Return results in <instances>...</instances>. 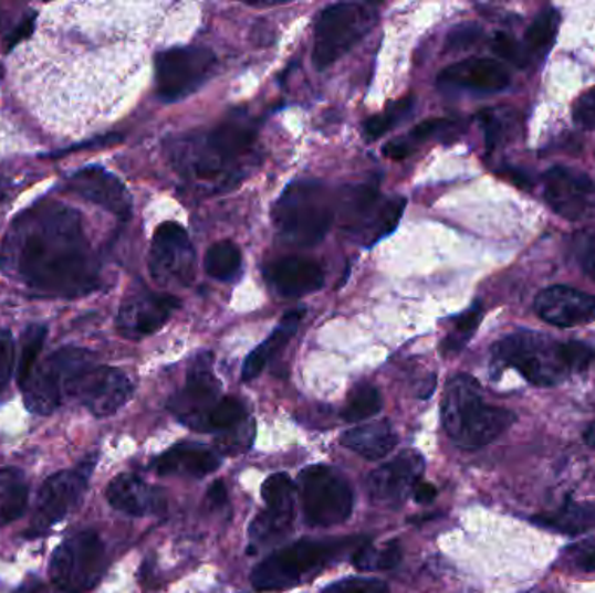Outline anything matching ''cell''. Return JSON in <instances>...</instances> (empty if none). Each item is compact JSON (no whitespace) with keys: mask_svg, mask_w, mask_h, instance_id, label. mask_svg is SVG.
<instances>
[{"mask_svg":"<svg viewBox=\"0 0 595 593\" xmlns=\"http://www.w3.org/2000/svg\"><path fill=\"white\" fill-rule=\"evenodd\" d=\"M102 6H51L14 54L18 91L42 123L84 131L114 105L121 72L106 47Z\"/></svg>","mask_w":595,"mask_h":593,"instance_id":"obj_1","label":"cell"},{"mask_svg":"<svg viewBox=\"0 0 595 593\" xmlns=\"http://www.w3.org/2000/svg\"><path fill=\"white\" fill-rule=\"evenodd\" d=\"M0 271L42 295L81 296L98 286V260L81 214L60 202L27 209L9 226Z\"/></svg>","mask_w":595,"mask_h":593,"instance_id":"obj_2","label":"cell"},{"mask_svg":"<svg viewBox=\"0 0 595 593\" xmlns=\"http://www.w3.org/2000/svg\"><path fill=\"white\" fill-rule=\"evenodd\" d=\"M595 359V347L582 341L552 340L540 332H512L494 343L493 364L514 368L531 385L554 386L567 377L587 369Z\"/></svg>","mask_w":595,"mask_h":593,"instance_id":"obj_3","label":"cell"},{"mask_svg":"<svg viewBox=\"0 0 595 593\" xmlns=\"http://www.w3.org/2000/svg\"><path fill=\"white\" fill-rule=\"evenodd\" d=\"M257 126L246 115H233L202 138L187 139L171 148L178 169L205 183H220L236 174L241 160L253 150Z\"/></svg>","mask_w":595,"mask_h":593,"instance_id":"obj_4","label":"cell"},{"mask_svg":"<svg viewBox=\"0 0 595 593\" xmlns=\"http://www.w3.org/2000/svg\"><path fill=\"white\" fill-rule=\"evenodd\" d=\"M440 420L446 434L461 449H479L497 441L514 425V413L486 404L478 380L457 374L449 380L440 404Z\"/></svg>","mask_w":595,"mask_h":593,"instance_id":"obj_5","label":"cell"},{"mask_svg":"<svg viewBox=\"0 0 595 593\" xmlns=\"http://www.w3.org/2000/svg\"><path fill=\"white\" fill-rule=\"evenodd\" d=\"M272 220L284 244L312 247L330 232L335 205L323 183L296 180L285 187L273 205Z\"/></svg>","mask_w":595,"mask_h":593,"instance_id":"obj_6","label":"cell"},{"mask_svg":"<svg viewBox=\"0 0 595 593\" xmlns=\"http://www.w3.org/2000/svg\"><path fill=\"white\" fill-rule=\"evenodd\" d=\"M366 541L363 538L347 540L311 541L303 540L284 547L253 569L251 583L258 592H278L300 585L306 578L315 576L324 568L335 562L345 552L357 550Z\"/></svg>","mask_w":595,"mask_h":593,"instance_id":"obj_7","label":"cell"},{"mask_svg":"<svg viewBox=\"0 0 595 593\" xmlns=\"http://www.w3.org/2000/svg\"><path fill=\"white\" fill-rule=\"evenodd\" d=\"M378 21L375 8L367 4L342 2L319 14L314 32V65L317 70L338 62L354 45L359 44Z\"/></svg>","mask_w":595,"mask_h":593,"instance_id":"obj_8","label":"cell"},{"mask_svg":"<svg viewBox=\"0 0 595 593\" xmlns=\"http://www.w3.org/2000/svg\"><path fill=\"white\" fill-rule=\"evenodd\" d=\"M106 569V550L94 531H82L63 541L51 557L50 578L56 589L84 593L98 585Z\"/></svg>","mask_w":595,"mask_h":593,"instance_id":"obj_9","label":"cell"},{"mask_svg":"<svg viewBox=\"0 0 595 593\" xmlns=\"http://www.w3.org/2000/svg\"><path fill=\"white\" fill-rule=\"evenodd\" d=\"M300 495L306 525L314 528L343 525L354 510L351 484L327 465L306 467L300 474Z\"/></svg>","mask_w":595,"mask_h":593,"instance_id":"obj_10","label":"cell"},{"mask_svg":"<svg viewBox=\"0 0 595 593\" xmlns=\"http://www.w3.org/2000/svg\"><path fill=\"white\" fill-rule=\"evenodd\" d=\"M93 356L82 348L65 347L33 369L23 386L25 405L32 413L51 414L65 402L70 381L90 364Z\"/></svg>","mask_w":595,"mask_h":593,"instance_id":"obj_11","label":"cell"},{"mask_svg":"<svg viewBox=\"0 0 595 593\" xmlns=\"http://www.w3.org/2000/svg\"><path fill=\"white\" fill-rule=\"evenodd\" d=\"M94 465H96V456H90L72 470L58 472L42 484L32 522H30L29 531L25 532L27 537H42L54 526L60 525L70 511L77 507L82 495L86 491Z\"/></svg>","mask_w":595,"mask_h":593,"instance_id":"obj_12","label":"cell"},{"mask_svg":"<svg viewBox=\"0 0 595 593\" xmlns=\"http://www.w3.org/2000/svg\"><path fill=\"white\" fill-rule=\"evenodd\" d=\"M217 54L206 47H171L156 57L157 91L164 102H178L205 86L217 70Z\"/></svg>","mask_w":595,"mask_h":593,"instance_id":"obj_13","label":"cell"},{"mask_svg":"<svg viewBox=\"0 0 595 593\" xmlns=\"http://www.w3.org/2000/svg\"><path fill=\"white\" fill-rule=\"evenodd\" d=\"M343 208L345 229L357 235L364 246L373 247L397 229L406 209V199H382L372 187H357L351 190Z\"/></svg>","mask_w":595,"mask_h":593,"instance_id":"obj_14","label":"cell"},{"mask_svg":"<svg viewBox=\"0 0 595 593\" xmlns=\"http://www.w3.org/2000/svg\"><path fill=\"white\" fill-rule=\"evenodd\" d=\"M148 268L156 283L164 287H187L194 283L197 274L196 250L180 223L166 221L157 226L152 239Z\"/></svg>","mask_w":595,"mask_h":593,"instance_id":"obj_15","label":"cell"},{"mask_svg":"<svg viewBox=\"0 0 595 593\" xmlns=\"http://www.w3.org/2000/svg\"><path fill=\"white\" fill-rule=\"evenodd\" d=\"M133 392L135 386L121 369L90 362L70 381L66 399L81 402L94 416L106 417L126 405Z\"/></svg>","mask_w":595,"mask_h":593,"instance_id":"obj_16","label":"cell"},{"mask_svg":"<svg viewBox=\"0 0 595 593\" xmlns=\"http://www.w3.org/2000/svg\"><path fill=\"white\" fill-rule=\"evenodd\" d=\"M221 401V385L211 369V356L202 353L188 369L184 389L169 399V411L188 428L208 432L209 417Z\"/></svg>","mask_w":595,"mask_h":593,"instance_id":"obj_17","label":"cell"},{"mask_svg":"<svg viewBox=\"0 0 595 593\" xmlns=\"http://www.w3.org/2000/svg\"><path fill=\"white\" fill-rule=\"evenodd\" d=\"M265 508L249 528L251 547L261 549L279 543L291 531L294 522V484L288 474H273L261 487Z\"/></svg>","mask_w":595,"mask_h":593,"instance_id":"obj_18","label":"cell"},{"mask_svg":"<svg viewBox=\"0 0 595 593\" xmlns=\"http://www.w3.org/2000/svg\"><path fill=\"white\" fill-rule=\"evenodd\" d=\"M543 197L552 211L567 221L591 216L595 209V184L575 168L554 166L543 174Z\"/></svg>","mask_w":595,"mask_h":593,"instance_id":"obj_19","label":"cell"},{"mask_svg":"<svg viewBox=\"0 0 595 593\" xmlns=\"http://www.w3.org/2000/svg\"><path fill=\"white\" fill-rule=\"evenodd\" d=\"M425 470V459L416 451H403L397 458L376 468L366 480L372 504L382 508H399L413 495Z\"/></svg>","mask_w":595,"mask_h":593,"instance_id":"obj_20","label":"cell"},{"mask_svg":"<svg viewBox=\"0 0 595 593\" xmlns=\"http://www.w3.org/2000/svg\"><path fill=\"white\" fill-rule=\"evenodd\" d=\"M180 308V299L154 290H133L118 310L117 329L127 340H142L164 328Z\"/></svg>","mask_w":595,"mask_h":593,"instance_id":"obj_21","label":"cell"},{"mask_svg":"<svg viewBox=\"0 0 595 593\" xmlns=\"http://www.w3.org/2000/svg\"><path fill=\"white\" fill-rule=\"evenodd\" d=\"M534 311L557 328H575L595 320V295L570 286H552L539 293Z\"/></svg>","mask_w":595,"mask_h":593,"instance_id":"obj_22","label":"cell"},{"mask_svg":"<svg viewBox=\"0 0 595 593\" xmlns=\"http://www.w3.org/2000/svg\"><path fill=\"white\" fill-rule=\"evenodd\" d=\"M69 189L82 199L102 205L115 216L124 220L131 216L133 201L123 181L100 166H90L72 174L69 178Z\"/></svg>","mask_w":595,"mask_h":593,"instance_id":"obj_23","label":"cell"},{"mask_svg":"<svg viewBox=\"0 0 595 593\" xmlns=\"http://www.w3.org/2000/svg\"><path fill=\"white\" fill-rule=\"evenodd\" d=\"M439 84L473 93H498L509 86L510 74L502 63L491 57H467L442 70Z\"/></svg>","mask_w":595,"mask_h":593,"instance_id":"obj_24","label":"cell"},{"mask_svg":"<svg viewBox=\"0 0 595 593\" xmlns=\"http://www.w3.org/2000/svg\"><path fill=\"white\" fill-rule=\"evenodd\" d=\"M217 451L197 442H181L169 447L166 453L152 463V470L160 477H187L202 479L220 467Z\"/></svg>","mask_w":595,"mask_h":593,"instance_id":"obj_25","label":"cell"},{"mask_svg":"<svg viewBox=\"0 0 595 593\" xmlns=\"http://www.w3.org/2000/svg\"><path fill=\"white\" fill-rule=\"evenodd\" d=\"M106 499L115 510L131 517L159 516L166 510L163 491L133 474L117 475L106 489Z\"/></svg>","mask_w":595,"mask_h":593,"instance_id":"obj_26","label":"cell"},{"mask_svg":"<svg viewBox=\"0 0 595 593\" xmlns=\"http://www.w3.org/2000/svg\"><path fill=\"white\" fill-rule=\"evenodd\" d=\"M267 280L284 298H302L324 286V272L314 260L302 256L278 260L267 268Z\"/></svg>","mask_w":595,"mask_h":593,"instance_id":"obj_27","label":"cell"},{"mask_svg":"<svg viewBox=\"0 0 595 593\" xmlns=\"http://www.w3.org/2000/svg\"><path fill=\"white\" fill-rule=\"evenodd\" d=\"M342 446L354 451L363 458L376 459L385 458L388 453L397 446L396 430L392 428L388 422H375L369 425L355 426L342 435Z\"/></svg>","mask_w":595,"mask_h":593,"instance_id":"obj_28","label":"cell"},{"mask_svg":"<svg viewBox=\"0 0 595 593\" xmlns=\"http://www.w3.org/2000/svg\"><path fill=\"white\" fill-rule=\"evenodd\" d=\"M303 316H305V311L294 310L282 317L278 329L260 347L254 348L253 352L249 353L244 366H242V381H251L260 377L261 371L269 364V360L278 356L282 348L290 343L294 332L298 331L300 324H302Z\"/></svg>","mask_w":595,"mask_h":593,"instance_id":"obj_29","label":"cell"},{"mask_svg":"<svg viewBox=\"0 0 595 593\" xmlns=\"http://www.w3.org/2000/svg\"><path fill=\"white\" fill-rule=\"evenodd\" d=\"M534 525L549 531L561 532V534H585L595 529V504H578L567 498L561 507L551 513H540L531 517Z\"/></svg>","mask_w":595,"mask_h":593,"instance_id":"obj_30","label":"cell"},{"mask_svg":"<svg viewBox=\"0 0 595 593\" xmlns=\"http://www.w3.org/2000/svg\"><path fill=\"white\" fill-rule=\"evenodd\" d=\"M29 486L25 477L13 467H0V525H9L25 513Z\"/></svg>","mask_w":595,"mask_h":593,"instance_id":"obj_31","label":"cell"},{"mask_svg":"<svg viewBox=\"0 0 595 593\" xmlns=\"http://www.w3.org/2000/svg\"><path fill=\"white\" fill-rule=\"evenodd\" d=\"M484 141L488 150L503 147V145L514 141L521 129V117L518 110L509 107L488 108L479 114Z\"/></svg>","mask_w":595,"mask_h":593,"instance_id":"obj_32","label":"cell"},{"mask_svg":"<svg viewBox=\"0 0 595 593\" xmlns=\"http://www.w3.org/2000/svg\"><path fill=\"white\" fill-rule=\"evenodd\" d=\"M559 25H561V14L554 8L543 9L542 13L534 18L522 42L530 60L531 57L542 60L551 53L557 39Z\"/></svg>","mask_w":595,"mask_h":593,"instance_id":"obj_33","label":"cell"},{"mask_svg":"<svg viewBox=\"0 0 595 593\" xmlns=\"http://www.w3.org/2000/svg\"><path fill=\"white\" fill-rule=\"evenodd\" d=\"M455 123L446 119H430L425 123L418 124L415 129L408 133L406 136H400L396 141L385 145L384 153L392 160H403L406 157L411 156L416 148L425 144L427 139L432 136L440 135L446 129H453Z\"/></svg>","mask_w":595,"mask_h":593,"instance_id":"obj_34","label":"cell"},{"mask_svg":"<svg viewBox=\"0 0 595 593\" xmlns=\"http://www.w3.org/2000/svg\"><path fill=\"white\" fill-rule=\"evenodd\" d=\"M205 268L212 278L229 283L241 274L242 253L230 241L215 242L205 256Z\"/></svg>","mask_w":595,"mask_h":593,"instance_id":"obj_35","label":"cell"},{"mask_svg":"<svg viewBox=\"0 0 595 593\" xmlns=\"http://www.w3.org/2000/svg\"><path fill=\"white\" fill-rule=\"evenodd\" d=\"M384 407L382 393L372 383H359L348 393L347 402L343 407L342 416L345 422L359 423L367 417L375 416Z\"/></svg>","mask_w":595,"mask_h":593,"instance_id":"obj_36","label":"cell"},{"mask_svg":"<svg viewBox=\"0 0 595 593\" xmlns=\"http://www.w3.org/2000/svg\"><path fill=\"white\" fill-rule=\"evenodd\" d=\"M413 107H415V98L406 96L399 102L392 103L390 107L382 114L373 115L369 119L364 120V136H366L367 141H376L392 131L397 124L408 119Z\"/></svg>","mask_w":595,"mask_h":593,"instance_id":"obj_37","label":"cell"},{"mask_svg":"<svg viewBox=\"0 0 595 593\" xmlns=\"http://www.w3.org/2000/svg\"><path fill=\"white\" fill-rule=\"evenodd\" d=\"M403 559V550L397 541H388L378 549L364 543L357 552L352 555L355 568L363 571H385V569L396 568Z\"/></svg>","mask_w":595,"mask_h":593,"instance_id":"obj_38","label":"cell"},{"mask_svg":"<svg viewBox=\"0 0 595 593\" xmlns=\"http://www.w3.org/2000/svg\"><path fill=\"white\" fill-rule=\"evenodd\" d=\"M482 317H484V308L481 304L472 305L466 314H461L451 331H449L448 338L442 343V352L445 353H458L467 347L472 336L478 331L481 326Z\"/></svg>","mask_w":595,"mask_h":593,"instance_id":"obj_39","label":"cell"},{"mask_svg":"<svg viewBox=\"0 0 595 593\" xmlns=\"http://www.w3.org/2000/svg\"><path fill=\"white\" fill-rule=\"evenodd\" d=\"M45 328L41 324H32L23 332L21 338L20 364H18V381L21 389L32 377L33 369L38 368L39 353L45 340Z\"/></svg>","mask_w":595,"mask_h":593,"instance_id":"obj_40","label":"cell"},{"mask_svg":"<svg viewBox=\"0 0 595 593\" xmlns=\"http://www.w3.org/2000/svg\"><path fill=\"white\" fill-rule=\"evenodd\" d=\"M246 420H248V411H246V405L239 399L221 398V401L218 402L217 407L212 411L211 417H209L208 432L223 434L227 430L241 425Z\"/></svg>","mask_w":595,"mask_h":593,"instance_id":"obj_41","label":"cell"},{"mask_svg":"<svg viewBox=\"0 0 595 593\" xmlns=\"http://www.w3.org/2000/svg\"><path fill=\"white\" fill-rule=\"evenodd\" d=\"M254 435H257V426L253 420H246L236 428L227 430L223 434H218L217 446L223 455H239L244 453L253 444Z\"/></svg>","mask_w":595,"mask_h":593,"instance_id":"obj_42","label":"cell"},{"mask_svg":"<svg viewBox=\"0 0 595 593\" xmlns=\"http://www.w3.org/2000/svg\"><path fill=\"white\" fill-rule=\"evenodd\" d=\"M571 253L575 256L582 271L595 280V232L580 230L571 239Z\"/></svg>","mask_w":595,"mask_h":593,"instance_id":"obj_43","label":"cell"},{"mask_svg":"<svg viewBox=\"0 0 595 593\" xmlns=\"http://www.w3.org/2000/svg\"><path fill=\"white\" fill-rule=\"evenodd\" d=\"M497 56L502 57L510 65L518 66V68H526L530 65V56H528L526 50L521 42L515 41L512 35L505 32L494 33L493 42H491Z\"/></svg>","mask_w":595,"mask_h":593,"instance_id":"obj_44","label":"cell"},{"mask_svg":"<svg viewBox=\"0 0 595 593\" xmlns=\"http://www.w3.org/2000/svg\"><path fill=\"white\" fill-rule=\"evenodd\" d=\"M321 593H390L384 581L375 578H345L327 586Z\"/></svg>","mask_w":595,"mask_h":593,"instance_id":"obj_45","label":"cell"},{"mask_svg":"<svg viewBox=\"0 0 595 593\" xmlns=\"http://www.w3.org/2000/svg\"><path fill=\"white\" fill-rule=\"evenodd\" d=\"M573 120L582 129L595 131V87L578 96L573 105Z\"/></svg>","mask_w":595,"mask_h":593,"instance_id":"obj_46","label":"cell"},{"mask_svg":"<svg viewBox=\"0 0 595 593\" xmlns=\"http://www.w3.org/2000/svg\"><path fill=\"white\" fill-rule=\"evenodd\" d=\"M14 341L8 329H0V392L8 386L13 377Z\"/></svg>","mask_w":595,"mask_h":593,"instance_id":"obj_47","label":"cell"},{"mask_svg":"<svg viewBox=\"0 0 595 593\" xmlns=\"http://www.w3.org/2000/svg\"><path fill=\"white\" fill-rule=\"evenodd\" d=\"M567 557L571 565L583 571V573H594L595 571V540L582 541V543L570 547Z\"/></svg>","mask_w":595,"mask_h":593,"instance_id":"obj_48","label":"cell"},{"mask_svg":"<svg viewBox=\"0 0 595 593\" xmlns=\"http://www.w3.org/2000/svg\"><path fill=\"white\" fill-rule=\"evenodd\" d=\"M479 35H481V29L478 25L467 23V25L457 27L453 32L449 33L448 47L451 51L467 50L478 42Z\"/></svg>","mask_w":595,"mask_h":593,"instance_id":"obj_49","label":"cell"},{"mask_svg":"<svg viewBox=\"0 0 595 593\" xmlns=\"http://www.w3.org/2000/svg\"><path fill=\"white\" fill-rule=\"evenodd\" d=\"M208 504L211 508H220L229 504V493H227V487L221 480H217L209 487Z\"/></svg>","mask_w":595,"mask_h":593,"instance_id":"obj_50","label":"cell"},{"mask_svg":"<svg viewBox=\"0 0 595 593\" xmlns=\"http://www.w3.org/2000/svg\"><path fill=\"white\" fill-rule=\"evenodd\" d=\"M413 496H415L416 501L420 505L432 504L434 499L437 498V489L430 483H420L416 484L415 489H413Z\"/></svg>","mask_w":595,"mask_h":593,"instance_id":"obj_51","label":"cell"},{"mask_svg":"<svg viewBox=\"0 0 595 593\" xmlns=\"http://www.w3.org/2000/svg\"><path fill=\"white\" fill-rule=\"evenodd\" d=\"M583 441L591 447H595V422L583 432Z\"/></svg>","mask_w":595,"mask_h":593,"instance_id":"obj_52","label":"cell"},{"mask_svg":"<svg viewBox=\"0 0 595 593\" xmlns=\"http://www.w3.org/2000/svg\"><path fill=\"white\" fill-rule=\"evenodd\" d=\"M6 187H8V183L0 180V201H2V199H4L6 197V193H8V189H6Z\"/></svg>","mask_w":595,"mask_h":593,"instance_id":"obj_53","label":"cell"},{"mask_svg":"<svg viewBox=\"0 0 595 593\" xmlns=\"http://www.w3.org/2000/svg\"><path fill=\"white\" fill-rule=\"evenodd\" d=\"M2 23H4V14H2V9H0V29H2Z\"/></svg>","mask_w":595,"mask_h":593,"instance_id":"obj_54","label":"cell"},{"mask_svg":"<svg viewBox=\"0 0 595 593\" xmlns=\"http://www.w3.org/2000/svg\"><path fill=\"white\" fill-rule=\"evenodd\" d=\"M2 75H4V70H2V65H0V78H2Z\"/></svg>","mask_w":595,"mask_h":593,"instance_id":"obj_55","label":"cell"}]
</instances>
